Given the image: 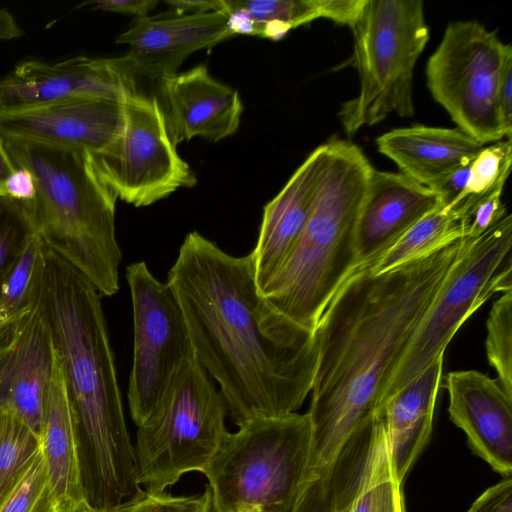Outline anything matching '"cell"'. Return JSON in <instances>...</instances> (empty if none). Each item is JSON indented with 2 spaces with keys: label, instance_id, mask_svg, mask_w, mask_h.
Segmentation results:
<instances>
[{
  "label": "cell",
  "instance_id": "1",
  "mask_svg": "<svg viewBox=\"0 0 512 512\" xmlns=\"http://www.w3.org/2000/svg\"><path fill=\"white\" fill-rule=\"evenodd\" d=\"M167 283L182 309L194 355L219 384L237 426L301 407L317 368L315 333L263 298L250 253L232 256L192 231Z\"/></svg>",
  "mask_w": 512,
  "mask_h": 512
},
{
  "label": "cell",
  "instance_id": "2",
  "mask_svg": "<svg viewBox=\"0 0 512 512\" xmlns=\"http://www.w3.org/2000/svg\"><path fill=\"white\" fill-rule=\"evenodd\" d=\"M461 249V238L381 274L357 265L315 329L318 362L307 412L311 441L303 484L328 488L352 436L370 423L384 387Z\"/></svg>",
  "mask_w": 512,
  "mask_h": 512
},
{
  "label": "cell",
  "instance_id": "3",
  "mask_svg": "<svg viewBox=\"0 0 512 512\" xmlns=\"http://www.w3.org/2000/svg\"><path fill=\"white\" fill-rule=\"evenodd\" d=\"M101 298L83 274L45 248L39 308L60 361L84 499L97 509L142 490Z\"/></svg>",
  "mask_w": 512,
  "mask_h": 512
},
{
  "label": "cell",
  "instance_id": "4",
  "mask_svg": "<svg viewBox=\"0 0 512 512\" xmlns=\"http://www.w3.org/2000/svg\"><path fill=\"white\" fill-rule=\"evenodd\" d=\"M15 168L34 176L36 195L24 202L43 246L83 274L102 296L119 290L121 249L115 233L116 195L92 154L1 137Z\"/></svg>",
  "mask_w": 512,
  "mask_h": 512
},
{
  "label": "cell",
  "instance_id": "5",
  "mask_svg": "<svg viewBox=\"0 0 512 512\" xmlns=\"http://www.w3.org/2000/svg\"><path fill=\"white\" fill-rule=\"evenodd\" d=\"M327 147L308 220L288 257L260 291L276 311L313 332L358 265L356 224L373 169L362 150L349 141L333 139Z\"/></svg>",
  "mask_w": 512,
  "mask_h": 512
},
{
  "label": "cell",
  "instance_id": "6",
  "mask_svg": "<svg viewBox=\"0 0 512 512\" xmlns=\"http://www.w3.org/2000/svg\"><path fill=\"white\" fill-rule=\"evenodd\" d=\"M226 432L203 470L219 512H293L306 469L308 413L252 418Z\"/></svg>",
  "mask_w": 512,
  "mask_h": 512
},
{
  "label": "cell",
  "instance_id": "7",
  "mask_svg": "<svg viewBox=\"0 0 512 512\" xmlns=\"http://www.w3.org/2000/svg\"><path fill=\"white\" fill-rule=\"evenodd\" d=\"M352 31L359 92L338 112L349 138L392 113L414 114V68L429 40L421 0H367Z\"/></svg>",
  "mask_w": 512,
  "mask_h": 512
},
{
  "label": "cell",
  "instance_id": "8",
  "mask_svg": "<svg viewBox=\"0 0 512 512\" xmlns=\"http://www.w3.org/2000/svg\"><path fill=\"white\" fill-rule=\"evenodd\" d=\"M227 412L222 394L193 354L137 426L134 453L140 487L161 493L185 473H202L227 432Z\"/></svg>",
  "mask_w": 512,
  "mask_h": 512
},
{
  "label": "cell",
  "instance_id": "9",
  "mask_svg": "<svg viewBox=\"0 0 512 512\" xmlns=\"http://www.w3.org/2000/svg\"><path fill=\"white\" fill-rule=\"evenodd\" d=\"M511 246L510 214L474 242L461 239L460 252L392 371L378 407L444 355L460 326L488 299L512 290Z\"/></svg>",
  "mask_w": 512,
  "mask_h": 512
},
{
  "label": "cell",
  "instance_id": "10",
  "mask_svg": "<svg viewBox=\"0 0 512 512\" xmlns=\"http://www.w3.org/2000/svg\"><path fill=\"white\" fill-rule=\"evenodd\" d=\"M510 44L477 21L447 25L426 65V82L434 98L457 128L482 144L507 138L497 94ZM509 139V138H508Z\"/></svg>",
  "mask_w": 512,
  "mask_h": 512
},
{
  "label": "cell",
  "instance_id": "11",
  "mask_svg": "<svg viewBox=\"0 0 512 512\" xmlns=\"http://www.w3.org/2000/svg\"><path fill=\"white\" fill-rule=\"evenodd\" d=\"M126 279L134 326L127 398L130 415L139 426L194 352L182 309L169 284L159 281L144 261L128 265Z\"/></svg>",
  "mask_w": 512,
  "mask_h": 512
},
{
  "label": "cell",
  "instance_id": "12",
  "mask_svg": "<svg viewBox=\"0 0 512 512\" xmlns=\"http://www.w3.org/2000/svg\"><path fill=\"white\" fill-rule=\"evenodd\" d=\"M125 124L118 141L92 155L95 166L117 198L149 206L197 179L171 140L163 107L156 97L136 93L123 101Z\"/></svg>",
  "mask_w": 512,
  "mask_h": 512
},
{
  "label": "cell",
  "instance_id": "13",
  "mask_svg": "<svg viewBox=\"0 0 512 512\" xmlns=\"http://www.w3.org/2000/svg\"><path fill=\"white\" fill-rule=\"evenodd\" d=\"M135 76L125 56H77L52 64L25 61L0 79V115L76 98L123 102L138 93Z\"/></svg>",
  "mask_w": 512,
  "mask_h": 512
},
{
  "label": "cell",
  "instance_id": "14",
  "mask_svg": "<svg viewBox=\"0 0 512 512\" xmlns=\"http://www.w3.org/2000/svg\"><path fill=\"white\" fill-rule=\"evenodd\" d=\"M124 124L123 102L76 98L42 108L0 115V137L100 155L118 141Z\"/></svg>",
  "mask_w": 512,
  "mask_h": 512
},
{
  "label": "cell",
  "instance_id": "15",
  "mask_svg": "<svg viewBox=\"0 0 512 512\" xmlns=\"http://www.w3.org/2000/svg\"><path fill=\"white\" fill-rule=\"evenodd\" d=\"M330 499L332 512H405L402 482L376 415L352 436L337 458Z\"/></svg>",
  "mask_w": 512,
  "mask_h": 512
},
{
  "label": "cell",
  "instance_id": "16",
  "mask_svg": "<svg viewBox=\"0 0 512 512\" xmlns=\"http://www.w3.org/2000/svg\"><path fill=\"white\" fill-rule=\"evenodd\" d=\"M234 36L224 11L176 15L169 12L137 19L116 43L127 44L125 58L136 74L160 82L173 77L196 51Z\"/></svg>",
  "mask_w": 512,
  "mask_h": 512
},
{
  "label": "cell",
  "instance_id": "17",
  "mask_svg": "<svg viewBox=\"0 0 512 512\" xmlns=\"http://www.w3.org/2000/svg\"><path fill=\"white\" fill-rule=\"evenodd\" d=\"M450 420L471 450L503 477L512 476V398L476 370L452 371L444 378Z\"/></svg>",
  "mask_w": 512,
  "mask_h": 512
},
{
  "label": "cell",
  "instance_id": "18",
  "mask_svg": "<svg viewBox=\"0 0 512 512\" xmlns=\"http://www.w3.org/2000/svg\"><path fill=\"white\" fill-rule=\"evenodd\" d=\"M56 367V350L39 303L12 342L0 350V408L40 439Z\"/></svg>",
  "mask_w": 512,
  "mask_h": 512
},
{
  "label": "cell",
  "instance_id": "19",
  "mask_svg": "<svg viewBox=\"0 0 512 512\" xmlns=\"http://www.w3.org/2000/svg\"><path fill=\"white\" fill-rule=\"evenodd\" d=\"M443 205L402 173L372 169L355 233L358 265L373 262L422 217Z\"/></svg>",
  "mask_w": 512,
  "mask_h": 512
},
{
  "label": "cell",
  "instance_id": "20",
  "mask_svg": "<svg viewBox=\"0 0 512 512\" xmlns=\"http://www.w3.org/2000/svg\"><path fill=\"white\" fill-rule=\"evenodd\" d=\"M172 142L202 137L217 142L233 135L243 112L237 90L210 74L205 65L161 81Z\"/></svg>",
  "mask_w": 512,
  "mask_h": 512
},
{
  "label": "cell",
  "instance_id": "21",
  "mask_svg": "<svg viewBox=\"0 0 512 512\" xmlns=\"http://www.w3.org/2000/svg\"><path fill=\"white\" fill-rule=\"evenodd\" d=\"M327 154V143L314 149L264 207L256 246L250 252L259 291L288 257L308 220Z\"/></svg>",
  "mask_w": 512,
  "mask_h": 512
},
{
  "label": "cell",
  "instance_id": "22",
  "mask_svg": "<svg viewBox=\"0 0 512 512\" xmlns=\"http://www.w3.org/2000/svg\"><path fill=\"white\" fill-rule=\"evenodd\" d=\"M376 145L402 174L426 187L471 164L485 146L459 128L425 125L388 131L376 139Z\"/></svg>",
  "mask_w": 512,
  "mask_h": 512
},
{
  "label": "cell",
  "instance_id": "23",
  "mask_svg": "<svg viewBox=\"0 0 512 512\" xmlns=\"http://www.w3.org/2000/svg\"><path fill=\"white\" fill-rule=\"evenodd\" d=\"M442 366L443 355L385 400L375 412L384 427L394 469L401 482L430 440Z\"/></svg>",
  "mask_w": 512,
  "mask_h": 512
},
{
  "label": "cell",
  "instance_id": "24",
  "mask_svg": "<svg viewBox=\"0 0 512 512\" xmlns=\"http://www.w3.org/2000/svg\"><path fill=\"white\" fill-rule=\"evenodd\" d=\"M39 440L56 499L64 512L76 511L85 503V499L70 407L57 352L54 379Z\"/></svg>",
  "mask_w": 512,
  "mask_h": 512
},
{
  "label": "cell",
  "instance_id": "25",
  "mask_svg": "<svg viewBox=\"0 0 512 512\" xmlns=\"http://www.w3.org/2000/svg\"><path fill=\"white\" fill-rule=\"evenodd\" d=\"M464 234L462 212L455 206L441 205L431 211L373 262L367 263L373 274H381L425 257Z\"/></svg>",
  "mask_w": 512,
  "mask_h": 512
},
{
  "label": "cell",
  "instance_id": "26",
  "mask_svg": "<svg viewBox=\"0 0 512 512\" xmlns=\"http://www.w3.org/2000/svg\"><path fill=\"white\" fill-rule=\"evenodd\" d=\"M45 271V248L36 236L0 286V350L14 339L39 303Z\"/></svg>",
  "mask_w": 512,
  "mask_h": 512
},
{
  "label": "cell",
  "instance_id": "27",
  "mask_svg": "<svg viewBox=\"0 0 512 512\" xmlns=\"http://www.w3.org/2000/svg\"><path fill=\"white\" fill-rule=\"evenodd\" d=\"M39 452V437L13 412L0 408V507Z\"/></svg>",
  "mask_w": 512,
  "mask_h": 512
},
{
  "label": "cell",
  "instance_id": "28",
  "mask_svg": "<svg viewBox=\"0 0 512 512\" xmlns=\"http://www.w3.org/2000/svg\"><path fill=\"white\" fill-rule=\"evenodd\" d=\"M239 12L249 19L254 35L270 22L287 25L291 29L320 18L316 0H224V10Z\"/></svg>",
  "mask_w": 512,
  "mask_h": 512
},
{
  "label": "cell",
  "instance_id": "29",
  "mask_svg": "<svg viewBox=\"0 0 512 512\" xmlns=\"http://www.w3.org/2000/svg\"><path fill=\"white\" fill-rule=\"evenodd\" d=\"M36 236L24 202L0 195V286Z\"/></svg>",
  "mask_w": 512,
  "mask_h": 512
},
{
  "label": "cell",
  "instance_id": "30",
  "mask_svg": "<svg viewBox=\"0 0 512 512\" xmlns=\"http://www.w3.org/2000/svg\"><path fill=\"white\" fill-rule=\"evenodd\" d=\"M486 353L498 383L512 398V290L494 302L487 320Z\"/></svg>",
  "mask_w": 512,
  "mask_h": 512
},
{
  "label": "cell",
  "instance_id": "31",
  "mask_svg": "<svg viewBox=\"0 0 512 512\" xmlns=\"http://www.w3.org/2000/svg\"><path fill=\"white\" fill-rule=\"evenodd\" d=\"M512 141L504 139L484 146L470 165L464 191L450 205L462 199L474 201L496 184L506 181L511 169Z\"/></svg>",
  "mask_w": 512,
  "mask_h": 512
},
{
  "label": "cell",
  "instance_id": "32",
  "mask_svg": "<svg viewBox=\"0 0 512 512\" xmlns=\"http://www.w3.org/2000/svg\"><path fill=\"white\" fill-rule=\"evenodd\" d=\"M0 512H64L52 491L41 451L1 505Z\"/></svg>",
  "mask_w": 512,
  "mask_h": 512
},
{
  "label": "cell",
  "instance_id": "33",
  "mask_svg": "<svg viewBox=\"0 0 512 512\" xmlns=\"http://www.w3.org/2000/svg\"><path fill=\"white\" fill-rule=\"evenodd\" d=\"M205 493L174 496L167 492L141 490L135 497L116 506L97 509L85 504L86 512H203Z\"/></svg>",
  "mask_w": 512,
  "mask_h": 512
},
{
  "label": "cell",
  "instance_id": "34",
  "mask_svg": "<svg viewBox=\"0 0 512 512\" xmlns=\"http://www.w3.org/2000/svg\"><path fill=\"white\" fill-rule=\"evenodd\" d=\"M505 182H499L476 198L464 214V234L461 239L465 243L474 242L507 215L506 207L501 201Z\"/></svg>",
  "mask_w": 512,
  "mask_h": 512
},
{
  "label": "cell",
  "instance_id": "35",
  "mask_svg": "<svg viewBox=\"0 0 512 512\" xmlns=\"http://www.w3.org/2000/svg\"><path fill=\"white\" fill-rule=\"evenodd\" d=\"M466 512H512V477L487 488Z\"/></svg>",
  "mask_w": 512,
  "mask_h": 512
},
{
  "label": "cell",
  "instance_id": "36",
  "mask_svg": "<svg viewBox=\"0 0 512 512\" xmlns=\"http://www.w3.org/2000/svg\"><path fill=\"white\" fill-rule=\"evenodd\" d=\"M320 18H328L351 29L360 19L367 0H316Z\"/></svg>",
  "mask_w": 512,
  "mask_h": 512
},
{
  "label": "cell",
  "instance_id": "37",
  "mask_svg": "<svg viewBox=\"0 0 512 512\" xmlns=\"http://www.w3.org/2000/svg\"><path fill=\"white\" fill-rule=\"evenodd\" d=\"M470 165L458 167L428 187L440 197L443 205L452 204L464 191Z\"/></svg>",
  "mask_w": 512,
  "mask_h": 512
},
{
  "label": "cell",
  "instance_id": "38",
  "mask_svg": "<svg viewBox=\"0 0 512 512\" xmlns=\"http://www.w3.org/2000/svg\"><path fill=\"white\" fill-rule=\"evenodd\" d=\"M157 4L158 0H98L83 2L79 7L90 5L91 10L120 13L141 19L147 17Z\"/></svg>",
  "mask_w": 512,
  "mask_h": 512
},
{
  "label": "cell",
  "instance_id": "39",
  "mask_svg": "<svg viewBox=\"0 0 512 512\" xmlns=\"http://www.w3.org/2000/svg\"><path fill=\"white\" fill-rule=\"evenodd\" d=\"M3 195L12 199L29 202L36 195V182L26 168H15L3 185Z\"/></svg>",
  "mask_w": 512,
  "mask_h": 512
},
{
  "label": "cell",
  "instance_id": "40",
  "mask_svg": "<svg viewBox=\"0 0 512 512\" xmlns=\"http://www.w3.org/2000/svg\"><path fill=\"white\" fill-rule=\"evenodd\" d=\"M497 105L502 125L507 138L512 136V56L507 59L497 94Z\"/></svg>",
  "mask_w": 512,
  "mask_h": 512
},
{
  "label": "cell",
  "instance_id": "41",
  "mask_svg": "<svg viewBox=\"0 0 512 512\" xmlns=\"http://www.w3.org/2000/svg\"><path fill=\"white\" fill-rule=\"evenodd\" d=\"M165 3L169 7L168 12L176 15L224 10V0H167Z\"/></svg>",
  "mask_w": 512,
  "mask_h": 512
},
{
  "label": "cell",
  "instance_id": "42",
  "mask_svg": "<svg viewBox=\"0 0 512 512\" xmlns=\"http://www.w3.org/2000/svg\"><path fill=\"white\" fill-rule=\"evenodd\" d=\"M24 34L13 14L5 8L0 9V40L19 38Z\"/></svg>",
  "mask_w": 512,
  "mask_h": 512
},
{
  "label": "cell",
  "instance_id": "43",
  "mask_svg": "<svg viewBox=\"0 0 512 512\" xmlns=\"http://www.w3.org/2000/svg\"><path fill=\"white\" fill-rule=\"evenodd\" d=\"M14 170L15 167L0 137V195H3V185Z\"/></svg>",
  "mask_w": 512,
  "mask_h": 512
},
{
  "label": "cell",
  "instance_id": "44",
  "mask_svg": "<svg viewBox=\"0 0 512 512\" xmlns=\"http://www.w3.org/2000/svg\"><path fill=\"white\" fill-rule=\"evenodd\" d=\"M204 493H205V505H204L203 512H219V510L215 506V503H214V500L212 497V493H211V489L208 485H206Z\"/></svg>",
  "mask_w": 512,
  "mask_h": 512
},
{
  "label": "cell",
  "instance_id": "45",
  "mask_svg": "<svg viewBox=\"0 0 512 512\" xmlns=\"http://www.w3.org/2000/svg\"><path fill=\"white\" fill-rule=\"evenodd\" d=\"M85 504H86V502L83 503L82 506L79 509H77L76 511H74V512H86Z\"/></svg>",
  "mask_w": 512,
  "mask_h": 512
}]
</instances>
